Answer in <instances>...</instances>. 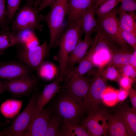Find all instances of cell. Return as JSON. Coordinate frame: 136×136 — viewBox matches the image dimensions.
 <instances>
[{"mask_svg":"<svg viewBox=\"0 0 136 136\" xmlns=\"http://www.w3.org/2000/svg\"><path fill=\"white\" fill-rule=\"evenodd\" d=\"M60 0H43L40 4L38 8L39 12L46 8L50 6L55 2Z\"/></svg>","mask_w":136,"mask_h":136,"instance_id":"41","label":"cell"},{"mask_svg":"<svg viewBox=\"0 0 136 136\" xmlns=\"http://www.w3.org/2000/svg\"><path fill=\"white\" fill-rule=\"evenodd\" d=\"M116 68L121 76L129 77L132 79L134 82L135 81L136 70L131 65H124Z\"/></svg>","mask_w":136,"mask_h":136,"instance_id":"34","label":"cell"},{"mask_svg":"<svg viewBox=\"0 0 136 136\" xmlns=\"http://www.w3.org/2000/svg\"><path fill=\"white\" fill-rule=\"evenodd\" d=\"M128 96L130 99L132 105L131 109L136 113V91L135 90L131 88L128 91Z\"/></svg>","mask_w":136,"mask_h":136,"instance_id":"39","label":"cell"},{"mask_svg":"<svg viewBox=\"0 0 136 136\" xmlns=\"http://www.w3.org/2000/svg\"><path fill=\"white\" fill-rule=\"evenodd\" d=\"M20 42L18 34L10 30L0 31V55L4 54L8 48L18 46Z\"/></svg>","mask_w":136,"mask_h":136,"instance_id":"24","label":"cell"},{"mask_svg":"<svg viewBox=\"0 0 136 136\" xmlns=\"http://www.w3.org/2000/svg\"><path fill=\"white\" fill-rule=\"evenodd\" d=\"M0 136H5L4 132L2 131H0Z\"/></svg>","mask_w":136,"mask_h":136,"instance_id":"48","label":"cell"},{"mask_svg":"<svg viewBox=\"0 0 136 136\" xmlns=\"http://www.w3.org/2000/svg\"><path fill=\"white\" fill-rule=\"evenodd\" d=\"M117 14V8H115L99 19L97 24L120 48L125 51L133 52V49L124 40L120 33Z\"/></svg>","mask_w":136,"mask_h":136,"instance_id":"9","label":"cell"},{"mask_svg":"<svg viewBox=\"0 0 136 136\" xmlns=\"http://www.w3.org/2000/svg\"><path fill=\"white\" fill-rule=\"evenodd\" d=\"M119 29L124 31L136 33V15L135 12L118 13Z\"/></svg>","mask_w":136,"mask_h":136,"instance_id":"22","label":"cell"},{"mask_svg":"<svg viewBox=\"0 0 136 136\" xmlns=\"http://www.w3.org/2000/svg\"><path fill=\"white\" fill-rule=\"evenodd\" d=\"M38 96L33 95L23 111L15 116L9 127L3 130L5 136H24L33 115Z\"/></svg>","mask_w":136,"mask_h":136,"instance_id":"6","label":"cell"},{"mask_svg":"<svg viewBox=\"0 0 136 136\" xmlns=\"http://www.w3.org/2000/svg\"><path fill=\"white\" fill-rule=\"evenodd\" d=\"M22 0H7L6 18L8 24L12 23Z\"/></svg>","mask_w":136,"mask_h":136,"instance_id":"32","label":"cell"},{"mask_svg":"<svg viewBox=\"0 0 136 136\" xmlns=\"http://www.w3.org/2000/svg\"><path fill=\"white\" fill-rule=\"evenodd\" d=\"M39 12L38 8L26 3L19 9L10 30L17 34L27 29L42 31L43 26Z\"/></svg>","mask_w":136,"mask_h":136,"instance_id":"5","label":"cell"},{"mask_svg":"<svg viewBox=\"0 0 136 136\" xmlns=\"http://www.w3.org/2000/svg\"><path fill=\"white\" fill-rule=\"evenodd\" d=\"M93 40L91 36H85L84 39L81 40L76 45L69 56L65 71L73 67L84 59Z\"/></svg>","mask_w":136,"mask_h":136,"instance_id":"16","label":"cell"},{"mask_svg":"<svg viewBox=\"0 0 136 136\" xmlns=\"http://www.w3.org/2000/svg\"><path fill=\"white\" fill-rule=\"evenodd\" d=\"M31 30H24L18 34L20 44L18 46L24 45L36 36Z\"/></svg>","mask_w":136,"mask_h":136,"instance_id":"37","label":"cell"},{"mask_svg":"<svg viewBox=\"0 0 136 136\" xmlns=\"http://www.w3.org/2000/svg\"><path fill=\"white\" fill-rule=\"evenodd\" d=\"M23 101L21 100L9 99L6 100L1 104L0 110L5 117L11 118L19 113L22 107Z\"/></svg>","mask_w":136,"mask_h":136,"instance_id":"25","label":"cell"},{"mask_svg":"<svg viewBox=\"0 0 136 136\" xmlns=\"http://www.w3.org/2000/svg\"><path fill=\"white\" fill-rule=\"evenodd\" d=\"M51 9L45 15H41L42 21L46 22L49 28L50 39L49 44L50 50L56 47L63 32L64 22L67 15V0H60L50 6Z\"/></svg>","mask_w":136,"mask_h":136,"instance_id":"3","label":"cell"},{"mask_svg":"<svg viewBox=\"0 0 136 136\" xmlns=\"http://www.w3.org/2000/svg\"><path fill=\"white\" fill-rule=\"evenodd\" d=\"M136 70V50L133 52L131 64Z\"/></svg>","mask_w":136,"mask_h":136,"instance_id":"44","label":"cell"},{"mask_svg":"<svg viewBox=\"0 0 136 136\" xmlns=\"http://www.w3.org/2000/svg\"><path fill=\"white\" fill-rule=\"evenodd\" d=\"M5 91L6 90L3 81L0 80V95Z\"/></svg>","mask_w":136,"mask_h":136,"instance_id":"46","label":"cell"},{"mask_svg":"<svg viewBox=\"0 0 136 136\" xmlns=\"http://www.w3.org/2000/svg\"><path fill=\"white\" fill-rule=\"evenodd\" d=\"M6 91L14 97L28 95L35 89L38 82L34 76L22 77L3 81Z\"/></svg>","mask_w":136,"mask_h":136,"instance_id":"11","label":"cell"},{"mask_svg":"<svg viewBox=\"0 0 136 136\" xmlns=\"http://www.w3.org/2000/svg\"><path fill=\"white\" fill-rule=\"evenodd\" d=\"M18 46V58L32 70H36L48 56L50 50L47 40L41 45L31 48L23 46Z\"/></svg>","mask_w":136,"mask_h":136,"instance_id":"8","label":"cell"},{"mask_svg":"<svg viewBox=\"0 0 136 136\" xmlns=\"http://www.w3.org/2000/svg\"><path fill=\"white\" fill-rule=\"evenodd\" d=\"M33 76L32 70L20 61L0 63V79L11 80Z\"/></svg>","mask_w":136,"mask_h":136,"instance_id":"12","label":"cell"},{"mask_svg":"<svg viewBox=\"0 0 136 136\" xmlns=\"http://www.w3.org/2000/svg\"><path fill=\"white\" fill-rule=\"evenodd\" d=\"M63 124L58 136H91L88 130L82 125H79L63 119Z\"/></svg>","mask_w":136,"mask_h":136,"instance_id":"21","label":"cell"},{"mask_svg":"<svg viewBox=\"0 0 136 136\" xmlns=\"http://www.w3.org/2000/svg\"><path fill=\"white\" fill-rule=\"evenodd\" d=\"M118 82L121 88L129 91L132 88L134 82L131 78L127 76H121Z\"/></svg>","mask_w":136,"mask_h":136,"instance_id":"38","label":"cell"},{"mask_svg":"<svg viewBox=\"0 0 136 136\" xmlns=\"http://www.w3.org/2000/svg\"><path fill=\"white\" fill-rule=\"evenodd\" d=\"M39 45V41L37 38L36 36L30 40L25 45L22 46L28 48H31Z\"/></svg>","mask_w":136,"mask_h":136,"instance_id":"42","label":"cell"},{"mask_svg":"<svg viewBox=\"0 0 136 136\" xmlns=\"http://www.w3.org/2000/svg\"><path fill=\"white\" fill-rule=\"evenodd\" d=\"M6 0H0V27L1 30H10L6 18Z\"/></svg>","mask_w":136,"mask_h":136,"instance_id":"33","label":"cell"},{"mask_svg":"<svg viewBox=\"0 0 136 136\" xmlns=\"http://www.w3.org/2000/svg\"><path fill=\"white\" fill-rule=\"evenodd\" d=\"M123 0H108L101 4L95 11V14L99 19L110 12Z\"/></svg>","mask_w":136,"mask_h":136,"instance_id":"31","label":"cell"},{"mask_svg":"<svg viewBox=\"0 0 136 136\" xmlns=\"http://www.w3.org/2000/svg\"><path fill=\"white\" fill-rule=\"evenodd\" d=\"M95 31L93 43L86 54L94 67L101 69L107 65L120 47L98 24Z\"/></svg>","mask_w":136,"mask_h":136,"instance_id":"1","label":"cell"},{"mask_svg":"<svg viewBox=\"0 0 136 136\" xmlns=\"http://www.w3.org/2000/svg\"><path fill=\"white\" fill-rule=\"evenodd\" d=\"M6 126V125L4 123L1 122L0 121V128L5 127Z\"/></svg>","mask_w":136,"mask_h":136,"instance_id":"47","label":"cell"},{"mask_svg":"<svg viewBox=\"0 0 136 136\" xmlns=\"http://www.w3.org/2000/svg\"><path fill=\"white\" fill-rule=\"evenodd\" d=\"M53 111V107L44 108L30 123L24 136H44Z\"/></svg>","mask_w":136,"mask_h":136,"instance_id":"13","label":"cell"},{"mask_svg":"<svg viewBox=\"0 0 136 136\" xmlns=\"http://www.w3.org/2000/svg\"><path fill=\"white\" fill-rule=\"evenodd\" d=\"M95 3L85 10L81 19L82 32L85 36H91L96 30L97 22L95 16Z\"/></svg>","mask_w":136,"mask_h":136,"instance_id":"19","label":"cell"},{"mask_svg":"<svg viewBox=\"0 0 136 136\" xmlns=\"http://www.w3.org/2000/svg\"><path fill=\"white\" fill-rule=\"evenodd\" d=\"M133 52L125 51L120 48L114 53L106 66H113L117 68L124 65L131 64Z\"/></svg>","mask_w":136,"mask_h":136,"instance_id":"26","label":"cell"},{"mask_svg":"<svg viewBox=\"0 0 136 136\" xmlns=\"http://www.w3.org/2000/svg\"><path fill=\"white\" fill-rule=\"evenodd\" d=\"M62 122V118L53 111L44 136H58Z\"/></svg>","mask_w":136,"mask_h":136,"instance_id":"29","label":"cell"},{"mask_svg":"<svg viewBox=\"0 0 136 136\" xmlns=\"http://www.w3.org/2000/svg\"><path fill=\"white\" fill-rule=\"evenodd\" d=\"M108 80L100 76L93 75L88 93L83 101L84 110L87 115L102 108V97L107 86Z\"/></svg>","mask_w":136,"mask_h":136,"instance_id":"7","label":"cell"},{"mask_svg":"<svg viewBox=\"0 0 136 136\" xmlns=\"http://www.w3.org/2000/svg\"><path fill=\"white\" fill-rule=\"evenodd\" d=\"M115 112L123 121L129 136L136 135V113L124 103L117 109Z\"/></svg>","mask_w":136,"mask_h":136,"instance_id":"18","label":"cell"},{"mask_svg":"<svg viewBox=\"0 0 136 136\" xmlns=\"http://www.w3.org/2000/svg\"><path fill=\"white\" fill-rule=\"evenodd\" d=\"M119 31L122 38L134 50H136V33L122 30L119 27Z\"/></svg>","mask_w":136,"mask_h":136,"instance_id":"36","label":"cell"},{"mask_svg":"<svg viewBox=\"0 0 136 136\" xmlns=\"http://www.w3.org/2000/svg\"><path fill=\"white\" fill-rule=\"evenodd\" d=\"M36 71L38 76L47 80L53 79L60 73L59 69L53 64L48 61H43Z\"/></svg>","mask_w":136,"mask_h":136,"instance_id":"27","label":"cell"},{"mask_svg":"<svg viewBox=\"0 0 136 136\" xmlns=\"http://www.w3.org/2000/svg\"><path fill=\"white\" fill-rule=\"evenodd\" d=\"M43 0H27L26 3L37 7Z\"/></svg>","mask_w":136,"mask_h":136,"instance_id":"43","label":"cell"},{"mask_svg":"<svg viewBox=\"0 0 136 136\" xmlns=\"http://www.w3.org/2000/svg\"><path fill=\"white\" fill-rule=\"evenodd\" d=\"M87 74L100 76L107 80L115 82L118 81L121 76L117 69L113 66H107L105 68L101 69L93 68Z\"/></svg>","mask_w":136,"mask_h":136,"instance_id":"28","label":"cell"},{"mask_svg":"<svg viewBox=\"0 0 136 136\" xmlns=\"http://www.w3.org/2000/svg\"><path fill=\"white\" fill-rule=\"evenodd\" d=\"M82 33L80 19L68 26L59 40L58 59L60 75L62 80L68 57L75 46L81 40V38Z\"/></svg>","mask_w":136,"mask_h":136,"instance_id":"4","label":"cell"},{"mask_svg":"<svg viewBox=\"0 0 136 136\" xmlns=\"http://www.w3.org/2000/svg\"><path fill=\"white\" fill-rule=\"evenodd\" d=\"M109 111L103 108L87 115L82 122V125L88 131L91 136H106Z\"/></svg>","mask_w":136,"mask_h":136,"instance_id":"10","label":"cell"},{"mask_svg":"<svg viewBox=\"0 0 136 136\" xmlns=\"http://www.w3.org/2000/svg\"><path fill=\"white\" fill-rule=\"evenodd\" d=\"M128 91L121 88L118 90V102H121L125 100L128 96Z\"/></svg>","mask_w":136,"mask_h":136,"instance_id":"40","label":"cell"},{"mask_svg":"<svg viewBox=\"0 0 136 136\" xmlns=\"http://www.w3.org/2000/svg\"><path fill=\"white\" fill-rule=\"evenodd\" d=\"M61 81L59 73L52 82L47 85L44 88L42 93L38 97L35 112L30 123L55 94L60 91L61 87L60 86L59 84Z\"/></svg>","mask_w":136,"mask_h":136,"instance_id":"15","label":"cell"},{"mask_svg":"<svg viewBox=\"0 0 136 136\" xmlns=\"http://www.w3.org/2000/svg\"><path fill=\"white\" fill-rule=\"evenodd\" d=\"M59 92L53 107L54 112L63 119L78 124L85 112L83 100L65 90Z\"/></svg>","mask_w":136,"mask_h":136,"instance_id":"2","label":"cell"},{"mask_svg":"<svg viewBox=\"0 0 136 136\" xmlns=\"http://www.w3.org/2000/svg\"><path fill=\"white\" fill-rule=\"evenodd\" d=\"M106 135L110 136H129L122 121L115 112L108 119Z\"/></svg>","mask_w":136,"mask_h":136,"instance_id":"20","label":"cell"},{"mask_svg":"<svg viewBox=\"0 0 136 136\" xmlns=\"http://www.w3.org/2000/svg\"><path fill=\"white\" fill-rule=\"evenodd\" d=\"M121 5L117 8L118 14L122 12H135L136 10V0H123Z\"/></svg>","mask_w":136,"mask_h":136,"instance_id":"35","label":"cell"},{"mask_svg":"<svg viewBox=\"0 0 136 136\" xmlns=\"http://www.w3.org/2000/svg\"><path fill=\"white\" fill-rule=\"evenodd\" d=\"M77 66H74L65 71L63 77V80L71 76L84 75L87 73L94 67L86 54L84 59Z\"/></svg>","mask_w":136,"mask_h":136,"instance_id":"23","label":"cell"},{"mask_svg":"<svg viewBox=\"0 0 136 136\" xmlns=\"http://www.w3.org/2000/svg\"><path fill=\"white\" fill-rule=\"evenodd\" d=\"M96 0H67V26L80 19L85 10Z\"/></svg>","mask_w":136,"mask_h":136,"instance_id":"17","label":"cell"},{"mask_svg":"<svg viewBox=\"0 0 136 136\" xmlns=\"http://www.w3.org/2000/svg\"><path fill=\"white\" fill-rule=\"evenodd\" d=\"M118 90L107 86L103 94L102 103L109 107H111L115 105L118 102Z\"/></svg>","mask_w":136,"mask_h":136,"instance_id":"30","label":"cell"},{"mask_svg":"<svg viewBox=\"0 0 136 136\" xmlns=\"http://www.w3.org/2000/svg\"><path fill=\"white\" fill-rule=\"evenodd\" d=\"M108 0H96L95 2V10L99 6Z\"/></svg>","mask_w":136,"mask_h":136,"instance_id":"45","label":"cell"},{"mask_svg":"<svg viewBox=\"0 0 136 136\" xmlns=\"http://www.w3.org/2000/svg\"><path fill=\"white\" fill-rule=\"evenodd\" d=\"M91 78L83 75L65 79L63 80L66 84L65 90L84 101L88 93Z\"/></svg>","mask_w":136,"mask_h":136,"instance_id":"14","label":"cell"}]
</instances>
